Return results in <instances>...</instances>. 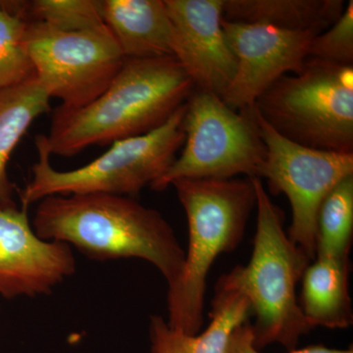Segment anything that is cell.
Masks as SVG:
<instances>
[{"label": "cell", "mask_w": 353, "mask_h": 353, "mask_svg": "<svg viewBox=\"0 0 353 353\" xmlns=\"http://www.w3.org/2000/svg\"><path fill=\"white\" fill-rule=\"evenodd\" d=\"M44 241L76 248L95 261L141 259L170 285L182 271L185 250L161 213L134 197L87 194L38 202L32 223Z\"/></svg>", "instance_id": "obj_1"}, {"label": "cell", "mask_w": 353, "mask_h": 353, "mask_svg": "<svg viewBox=\"0 0 353 353\" xmlns=\"http://www.w3.org/2000/svg\"><path fill=\"white\" fill-rule=\"evenodd\" d=\"M194 83L174 57L125 59L108 88L79 108L53 110L46 137L51 155L72 157L163 125L182 108Z\"/></svg>", "instance_id": "obj_2"}, {"label": "cell", "mask_w": 353, "mask_h": 353, "mask_svg": "<svg viewBox=\"0 0 353 353\" xmlns=\"http://www.w3.org/2000/svg\"><path fill=\"white\" fill-rule=\"evenodd\" d=\"M187 215L189 243L182 271L167 292L166 322L196 334L203 326L204 299L211 267L243 240L256 204L252 178L181 179L172 183Z\"/></svg>", "instance_id": "obj_3"}, {"label": "cell", "mask_w": 353, "mask_h": 353, "mask_svg": "<svg viewBox=\"0 0 353 353\" xmlns=\"http://www.w3.org/2000/svg\"><path fill=\"white\" fill-rule=\"evenodd\" d=\"M256 192V231L248 265H238L219 280L248 299L255 316L250 323L253 345L296 350L301 336L311 331L296 296V287L311 260L290 240L285 214L272 201L257 176H252Z\"/></svg>", "instance_id": "obj_4"}, {"label": "cell", "mask_w": 353, "mask_h": 353, "mask_svg": "<svg viewBox=\"0 0 353 353\" xmlns=\"http://www.w3.org/2000/svg\"><path fill=\"white\" fill-rule=\"evenodd\" d=\"M185 104L157 129L115 141L108 152L80 168L59 171L50 163L46 134L34 145L38 161L32 179L20 192L22 208L51 196L104 194L136 197L169 170L185 143L183 121Z\"/></svg>", "instance_id": "obj_5"}, {"label": "cell", "mask_w": 353, "mask_h": 353, "mask_svg": "<svg viewBox=\"0 0 353 353\" xmlns=\"http://www.w3.org/2000/svg\"><path fill=\"white\" fill-rule=\"evenodd\" d=\"M254 108L279 134L296 145L353 153V66L307 58L299 73L272 83Z\"/></svg>", "instance_id": "obj_6"}, {"label": "cell", "mask_w": 353, "mask_h": 353, "mask_svg": "<svg viewBox=\"0 0 353 353\" xmlns=\"http://www.w3.org/2000/svg\"><path fill=\"white\" fill-rule=\"evenodd\" d=\"M185 143L169 170L153 183L162 192L181 179L257 176L266 157L254 108L236 111L218 95L194 88L185 102Z\"/></svg>", "instance_id": "obj_7"}, {"label": "cell", "mask_w": 353, "mask_h": 353, "mask_svg": "<svg viewBox=\"0 0 353 353\" xmlns=\"http://www.w3.org/2000/svg\"><path fill=\"white\" fill-rule=\"evenodd\" d=\"M25 43L41 87L65 108H83L97 99L125 61L105 25L62 32L28 21Z\"/></svg>", "instance_id": "obj_8"}, {"label": "cell", "mask_w": 353, "mask_h": 353, "mask_svg": "<svg viewBox=\"0 0 353 353\" xmlns=\"http://www.w3.org/2000/svg\"><path fill=\"white\" fill-rule=\"evenodd\" d=\"M266 157L257 178L269 194H284L292 208L287 234L311 261L316 257L317 217L323 201L343 179L353 176V153L322 152L283 138L255 110Z\"/></svg>", "instance_id": "obj_9"}, {"label": "cell", "mask_w": 353, "mask_h": 353, "mask_svg": "<svg viewBox=\"0 0 353 353\" xmlns=\"http://www.w3.org/2000/svg\"><path fill=\"white\" fill-rule=\"evenodd\" d=\"M222 27L236 58V68L221 99L236 111L254 108L260 95L278 79L299 73L308 58L311 41L319 34L231 22L224 18Z\"/></svg>", "instance_id": "obj_10"}, {"label": "cell", "mask_w": 353, "mask_h": 353, "mask_svg": "<svg viewBox=\"0 0 353 353\" xmlns=\"http://www.w3.org/2000/svg\"><path fill=\"white\" fill-rule=\"evenodd\" d=\"M75 272L69 245L39 238L28 209L0 203V297L50 294Z\"/></svg>", "instance_id": "obj_11"}, {"label": "cell", "mask_w": 353, "mask_h": 353, "mask_svg": "<svg viewBox=\"0 0 353 353\" xmlns=\"http://www.w3.org/2000/svg\"><path fill=\"white\" fill-rule=\"evenodd\" d=\"M173 32V57L197 90L222 97L236 61L222 27L223 0H164Z\"/></svg>", "instance_id": "obj_12"}, {"label": "cell", "mask_w": 353, "mask_h": 353, "mask_svg": "<svg viewBox=\"0 0 353 353\" xmlns=\"http://www.w3.org/2000/svg\"><path fill=\"white\" fill-rule=\"evenodd\" d=\"M211 305L210 323L196 334L172 329L161 316H152V353H228L234 332L252 316L250 304L241 292L219 280Z\"/></svg>", "instance_id": "obj_13"}, {"label": "cell", "mask_w": 353, "mask_h": 353, "mask_svg": "<svg viewBox=\"0 0 353 353\" xmlns=\"http://www.w3.org/2000/svg\"><path fill=\"white\" fill-rule=\"evenodd\" d=\"M101 16L125 59L173 57L164 0H101Z\"/></svg>", "instance_id": "obj_14"}, {"label": "cell", "mask_w": 353, "mask_h": 353, "mask_svg": "<svg viewBox=\"0 0 353 353\" xmlns=\"http://www.w3.org/2000/svg\"><path fill=\"white\" fill-rule=\"evenodd\" d=\"M350 273V259L316 257L306 267L299 301L311 329L341 330L352 326Z\"/></svg>", "instance_id": "obj_15"}, {"label": "cell", "mask_w": 353, "mask_h": 353, "mask_svg": "<svg viewBox=\"0 0 353 353\" xmlns=\"http://www.w3.org/2000/svg\"><path fill=\"white\" fill-rule=\"evenodd\" d=\"M345 6L343 0H223V18L320 34L340 19Z\"/></svg>", "instance_id": "obj_16"}, {"label": "cell", "mask_w": 353, "mask_h": 353, "mask_svg": "<svg viewBox=\"0 0 353 353\" xmlns=\"http://www.w3.org/2000/svg\"><path fill=\"white\" fill-rule=\"evenodd\" d=\"M50 99L36 76L0 90V203H14L7 164L32 123L51 110Z\"/></svg>", "instance_id": "obj_17"}, {"label": "cell", "mask_w": 353, "mask_h": 353, "mask_svg": "<svg viewBox=\"0 0 353 353\" xmlns=\"http://www.w3.org/2000/svg\"><path fill=\"white\" fill-rule=\"evenodd\" d=\"M352 238L353 176H350L322 202L317 217L316 257L350 259Z\"/></svg>", "instance_id": "obj_18"}, {"label": "cell", "mask_w": 353, "mask_h": 353, "mask_svg": "<svg viewBox=\"0 0 353 353\" xmlns=\"http://www.w3.org/2000/svg\"><path fill=\"white\" fill-rule=\"evenodd\" d=\"M27 21H38L62 32H82L104 25L101 0H34L6 4Z\"/></svg>", "instance_id": "obj_19"}, {"label": "cell", "mask_w": 353, "mask_h": 353, "mask_svg": "<svg viewBox=\"0 0 353 353\" xmlns=\"http://www.w3.org/2000/svg\"><path fill=\"white\" fill-rule=\"evenodd\" d=\"M28 21L0 3V90L30 80L34 64L25 43Z\"/></svg>", "instance_id": "obj_20"}, {"label": "cell", "mask_w": 353, "mask_h": 353, "mask_svg": "<svg viewBox=\"0 0 353 353\" xmlns=\"http://www.w3.org/2000/svg\"><path fill=\"white\" fill-rule=\"evenodd\" d=\"M308 58L341 66H353V1L340 19L311 41Z\"/></svg>", "instance_id": "obj_21"}, {"label": "cell", "mask_w": 353, "mask_h": 353, "mask_svg": "<svg viewBox=\"0 0 353 353\" xmlns=\"http://www.w3.org/2000/svg\"><path fill=\"white\" fill-rule=\"evenodd\" d=\"M228 353H261L253 345L252 332L250 322L248 321L236 330L230 343ZM289 353H353L352 347L347 350H336L322 345H309L301 350H294Z\"/></svg>", "instance_id": "obj_22"}]
</instances>
